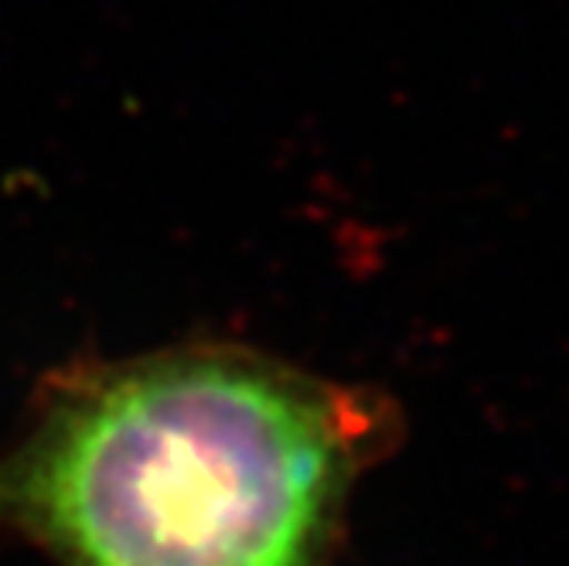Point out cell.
I'll return each mask as SVG.
<instances>
[{
    "label": "cell",
    "instance_id": "cell-1",
    "mask_svg": "<svg viewBox=\"0 0 569 566\" xmlns=\"http://www.w3.org/2000/svg\"><path fill=\"white\" fill-rule=\"evenodd\" d=\"M382 434L358 393L242 348L82 366L0 457V529L62 566H325Z\"/></svg>",
    "mask_w": 569,
    "mask_h": 566
}]
</instances>
